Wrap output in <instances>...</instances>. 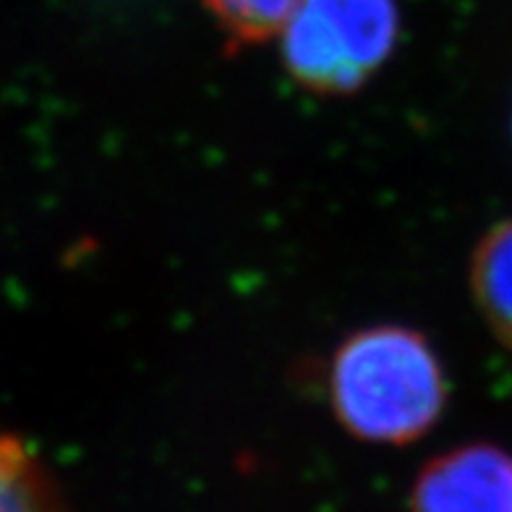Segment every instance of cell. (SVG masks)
Returning <instances> with one entry per match:
<instances>
[{
    "label": "cell",
    "instance_id": "3",
    "mask_svg": "<svg viewBox=\"0 0 512 512\" xmlns=\"http://www.w3.org/2000/svg\"><path fill=\"white\" fill-rule=\"evenodd\" d=\"M411 512H512V452L468 445L439 455L413 486Z\"/></svg>",
    "mask_w": 512,
    "mask_h": 512
},
{
    "label": "cell",
    "instance_id": "2",
    "mask_svg": "<svg viewBox=\"0 0 512 512\" xmlns=\"http://www.w3.org/2000/svg\"><path fill=\"white\" fill-rule=\"evenodd\" d=\"M398 34L395 0H301L280 29L283 63L314 95H353L387 63Z\"/></svg>",
    "mask_w": 512,
    "mask_h": 512
},
{
    "label": "cell",
    "instance_id": "1",
    "mask_svg": "<svg viewBox=\"0 0 512 512\" xmlns=\"http://www.w3.org/2000/svg\"><path fill=\"white\" fill-rule=\"evenodd\" d=\"M332 413L345 432L374 445H408L447 403L442 361L421 332L379 324L353 332L332 356Z\"/></svg>",
    "mask_w": 512,
    "mask_h": 512
},
{
    "label": "cell",
    "instance_id": "4",
    "mask_svg": "<svg viewBox=\"0 0 512 512\" xmlns=\"http://www.w3.org/2000/svg\"><path fill=\"white\" fill-rule=\"evenodd\" d=\"M471 293L489 330L512 348V220L494 225L473 251Z\"/></svg>",
    "mask_w": 512,
    "mask_h": 512
},
{
    "label": "cell",
    "instance_id": "5",
    "mask_svg": "<svg viewBox=\"0 0 512 512\" xmlns=\"http://www.w3.org/2000/svg\"><path fill=\"white\" fill-rule=\"evenodd\" d=\"M0 512H68L40 455L6 432H0Z\"/></svg>",
    "mask_w": 512,
    "mask_h": 512
},
{
    "label": "cell",
    "instance_id": "6",
    "mask_svg": "<svg viewBox=\"0 0 512 512\" xmlns=\"http://www.w3.org/2000/svg\"><path fill=\"white\" fill-rule=\"evenodd\" d=\"M298 3L301 0H204L233 48L259 45L280 34Z\"/></svg>",
    "mask_w": 512,
    "mask_h": 512
}]
</instances>
